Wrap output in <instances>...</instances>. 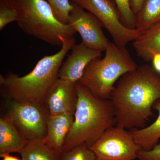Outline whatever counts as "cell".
Wrapping results in <instances>:
<instances>
[{
    "mask_svg": "<svg viewBox=\"0 0 160 160\" xmlns=\"http://www.w3.org/2000/svg\"><path fill=\"white\" fill-rule=\"evenodd\" d=\"M6 116L28 141L46 138L49 114L43 103L12 99L7 103Z\"/></svg>",
    "mask_w": 160,
    "mask_h": 160,
    "instance_id": "6",
    "label": "cell"
},
{
    "mask_svg": "<svg viewBox=\"0 0 160 160\" xmlns=\"http://www.w3.org/2000/svg\"><path fill=\"white\" fill-rule=\"evenodd\" d=\"M28 141L6 116L0 118V156L20 153Z\"/></svg>",
    "mask_w": 160,
    "mask_h": 160,
    "instance_id": "13",
    "label": "cell"
},
{
    "mask_svg": "<svg viewBox=\"0 0 160 160\" xmlns=\"http://www.w3.org/2000/svg\"><path fill=\"white\" fill-rule=\"evenodd\" d=\"M0 157L2 158L3 160H22L10 155L9 154L3 155L0 156Z\"/></svg>",
    "mask_w": 160,
    "mask_h": 160,
    "instance_id": "25",
    "label": "cell"
},
{
    "mask_svg": "<svg viewBox=\"0 0 160 160\" xmlns=\"http://www.w3.org/2000/svg\"><path fill=\"white\" fill-rule=\"evenodd\" d=\"M68 24L78 32L85 46L102 52L106 51L109 43L103 32L102 24L93 14L84 10L81 6L72 3Z\"/></svg>",
    "mask_w": 160,
    "mask_h": 160,
    "instance_id": "9",
    "label": "cell"
},
{
    "mask_svg": "<svg viewBox=\"0 0 160 160\" xmlns=\"http://www.w3.org/2000/svg\"><path fill=\"white\" fill-rule=\"evenodd\" d=\"M18 14L9 0L0 1V30L4 29L9 23L17 22Z\"/></svg>",
    "mask_w": 160,
    "mask_h": 160,
    "instance_id": "21",
    "label": "cell"
},
{
    "mask_svg": "<svg viewBox=\"0 0 160 160\" xmlns=\"http://www.w3.org/2000/svg\"><path fill=\"white\" fill-rule=\"evenodd\" d=\"M0 1H1V0H0Z\"/></svg>",
    "mask_w": 160,
    "mask_h": 160,
    "instance_id": "26",
    "label": "cell"
},
{
    "mask_svg": "<svg viewBox=\"0 0 160 160\" xmlns=\"http://www.w3.org/2000/svg\"><path fill=\"white\" fill-rule=\"evenodd\" d=\"M120 19L124 26L130 29H135L136 17L132 11L130 0H114Z\"/></svg>",
    "mask_w": 160,
    "mask_h": 160,
    "instance_id": "18",
    "label": "cell"
},
{
    "mask_svg": "<svg viewBox=\"0 0 160 160\" xmlns=\"http://www.w3.org/2000/svg\"><path fill=\"white\" fill-rule=\"evenodd\" d=\"M145 1V0H130L132 9L136 16L142 9Z\"/></svg>",
    "mask_w": 160,
    "mask_h": 160,
    "instance_id": "23",
    "label": "cell"
},
{
    "mask_svg": "<svg viewBox=\"0 0 160 160\" xmlns=\"http://www.w3.org/2000/svg\"><path fill=\"white\" fill-rule=\"evenodd\" d=\"M152 67L160 75V53L156 54L152 60Z\"/></svg>",
    "mask_w": 160,
    "mask_h": 160,
    "instance_id": "24",
    "label": "cell"
},
{
    "mask_svg": "<svg viewBox=\"0 0 160 160\" xmlns=\"http://www.w3.org/2000/svg\"><path fill=\"white\" fill-rule=\"evenodd\" d=\"M62 152L49 147L43 140L29 141L21 153L22 160H60Z\"/></svg>",
    "mask_w": 160,
    "mask_h": 160,
    "instance_id": "16",
    "label": "cell"
},
{
    "mask_svg": "<svg viewBox=\"0 0 160 160\" xmlns=\"http://www.w3.org/2000/svg\"><path fill=\"white\" fill-rule=\"evenodd\" d=\"M76 88L78 101L74 121L66 137L63 152L82 144L90 147L116 124L114 109L110 100L97 97L80 83L76 84Z\"/></svg>",
    "mask_w": 160,
    "mask_h": 160,
    "instance_id": "3",
    "label": "cell"
},
{
    "mask_svg": "<svg viewBox=\"0 0 160 160\" xmlns=\"http://www.w3.org/2000/svg\"><path fill=\"white\" fill-rule=\"evenodd\" d=\"M153 109L158 112L155 121L149 126L130 130L136 142L141 149L149 150L158 144L160 139V100L153 105Z\"/></svg>",
    "mask_w": 160,
    "mask_h": 160,
    "instance_id": "15",
    "label": "cell"
},
{
    "mask_svg": "<svg viewBox=\"0 0 160 160\" xmlns=\"http://www.w3.org/2000/svg\"><path fill=\"white\" fill-rule=\"evenodd\" d=\"M60 160H97L89 146L82 144L69 151L63 152Z\"/></svg>",
    "mask_w": 160,
    "mask_h": 160,
    "instance_id": "19",
    "label": "cell"
},
{
    "mask_svg": "<svg viewBox=\"0 0 160 160\" xmlns=\"http://www.w3.org/2000/svg\"><path fill=\"white\" fill-rule=\"evenodd\" d=\"M132 46L139 57L145 62L152 61L156 54L160 53V22L144 32Z\"/></svg>",
    "mask_w": 160,
    "mask_h": 160,
    "instance_id": "14",
    "label": "cell"
},
{
    "mask_svg": "<svg viewBox=\"0 0 160 160\" xmlns=\"http://www.w3.org/2000/svg\"><path fill=\"white\" fill-rule=\"evenodd\" d=\"M71 50V53L60 68L58 78L76 84L89 63L101 58L102 52L89 48L82 42L75 44Z\"/></svg>",
    "mask_w": 160,
    "mask_h": 160,
    "instance_id": "11",
    "label": "cell"
},
{
    "mask_svg": "<svg viewBox=\"0 0 160 160\" xmlns=\"http://www.w3.org/2000/svg\"><path fill=\"white\" fill-rule=\"evenodd\" d=\"M18 14V26L29 35L52 46L62 47L60 37L73 38L76 32L57 18L45 0H9Z\"/></svg>",
    "mask_w": 160,
    "mask_h": 160,
    "instance_id": "4",
    "label": "cell"
},
{
    "mask_svg": "<svg viewBox=\"0 0 160 160\" xmlns=\"http://www.w3.org/2000/svg\"><path fill=\"white\" fill-rule=\"evenodd\" d=\"M136 17V29L142 33L160 22V0H145Z\"/></svg>",
    "mask_w": 160,
    "mask_h": 160,
    "instance_id": "17",
    "label": "cell"
},
{
    "mask_svg": "<svg viewBox=\"0 0 160 160\" xmlns=\"http://www.w3.org/2000/svg\"><path fill=\"white\" fill-rule=\"evenodd\" d=\"M109 100L116 126L142 128L153 115V105L160 100V75L148 64L138 66L120 78Z\"/></svg>",
    "mask_w": 160,
    "mask_h": 160,
    "instance_id": "1",
    "label": "cell"
},
{
    "mask_svg": "<svg viewBox=\"0 0 160 160\" xmlns=\"http://www.w3.org/2000/svg\"><path fill=\"white\" fill-rule=\"evenodd\" d=\"M138 67L126 47H119L110 42L104 58L92 61L78 83L97 97L109 99L116 82Z\"/></svg>",
    "mask_w": 160,
    "mask_h": 160,
    "instance_id": "5",
    "label": "cell"
},
{
    "mask_svg": "<svg viewBox=\"0 0 160 160\" xmlns=\"http://www.w3.org/2000/svg\"><path fill=\"white\" fill-rule=\"evenodd\" d=\"M56 17L61 22L68 24L69 13L73 7L69 0H47Z\"/></svg>",
    "mask_w": 160,
    "mask_h": 160,
    "instance_id": "20",
    "label": "cell"
},
{
    "mask_svg": "<svg viewBox=\"0 0 160 160\" xmlns=\"http://www.w3.org/2000/svg\"><path fill=\"white\" fill-rule=\"evenodd\" d=\"M89 148L97 160H135L141 149L130 131L116 126L106 130Z\"/></svg>",
    "mask_w": 160,
    "mask_h": 160,
    "instance_id": "8",
    "label": "cell"
},
{
    "mask_svg": "<svg viewBox=\"0 0 160 160\" xmlns=\"http://www.w3.org/2000/svg\"><path fill=\"white\" fill-rule=\"evenodd\" d=\"M93 14L110 34L114 43L125 48L128 43L135 41L142 34L138 29H130L123 25L117 8L112 0H71Z\"/></svg>",
    "mask_w": 160,
    "mask_h": 160,
    "instance_id": "7",
    "label": "cell"
},
{
    "mask_svg": "<svg viewBox=\"0 0 160 160\" xmlns=\"http://www.w3.org/2000/svg\"><path fill=\"white\" fill-rule=\"evenodd\" d=\"M59 51L41 59L29 73L22 77L10 73L1 75L0 84L11 99L20 102L43 103L46 94L58 78L64 58L75 44L74 38L60 37Z\"/></svg>",
    "mask_w": 160,
    "mask_h": 160,
    "instance_id": "2",
    "label": "cell"
},
{
    "mask_svg": "<svg viewBox=\"0 0 160 160\" xmlns=\"http://www.w3.org/2000/svg\"><path fill=\"white\" fill-rule=\"evenodd\" d=\"M74 118V115L69 113L49 115L44 142L52 149L62 152L65 140L71 130Z\"/></svg>",
    "mask_w": 160,
    "mask_h": 160,
    "instance_id": "12",
    "label": "cell"
},
{
    "mask_svg": "<svg viewBox=\"0 0 160 160\" xmlns=\"http://www.w3.org/2000/svg\"><path fill=\"white\" fill-rule=\"evenodd\" d=\"M138 160H160V143H158L149 150L141 149L139 152Z\"/></svg>",
    "mask_w": 160,
    "mask_h": 160,
    "instance_id": "22",
    "label": "cell"
},
{
    "mask_svg": "<svg viewBox=\"0 0 160 160\" xmlns=\"http://www.w3.org/2000/svg\"><path fill=\"white\" fill-rule=\"evenodd\" d=\"M78 101L76 84L58 78L46 94L43 103L50 115L64 113L74 115Z\"/></svg>",
    "mask_w": 160,
    "mask_h": 160,
    "instance_id": "10",
    "label": "cell"
}]
</instances>
